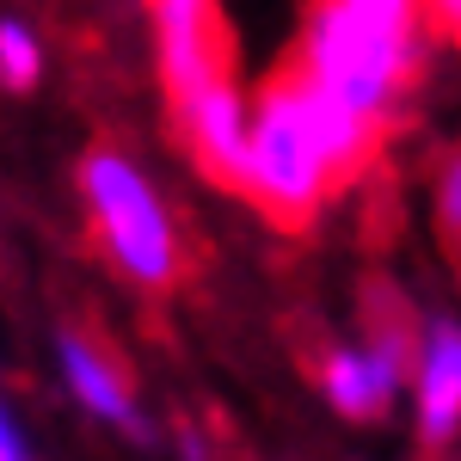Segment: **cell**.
<instances>
[{
  "mask_svg": "<svg viewBox=\"0 0 461 461\" xmlns=\"http://www.w3.org/2000/svg\"><path fill=\"white\" fill-rule=\"evenodd\" d=\"M37 68H43L37 37L25 32L19 19H0V80H6V86H32Z\"/></svg>",
  "mask_w": 461,
  "mask_h": 461,
  "instance_id": "obj_10",
  "label": "cell"
},
{
  "mask_svg": "<svg viewBox=\"0 0 461 461\" xmlns=\"http://www.w3.org/2000/svg\"><path fill=\"white\" fill-rule=\"evenodd\" d=\"M0 461H32L25 456V443H19V430H13V419L0 412Z\"/></svg>",
  "mask_w": 461,
  "mask_h": 461,
  "instance_id": "obj_12",
  "label": "cell"
},
{
  "mask_svg": "<svg viewBox=\"0 0 461 461\" xmlns=\"http://www.w3.org/2000/svg\"><path fill=\"white\" fill-rule=\"evenodd\" d=\"M56 357H62V375H68L74 400H80L93 419H111V425H123V430H142V412H136V400H130V382L105 363L99 345H86V339L62 332Z\"/></svg>",
  "mask_w": 461,
  "mask_h": 461,
  "instance_id": "obj_9",
  "label": "cell"
},
{
  "mask_svg": "<svg viewBox=\"0 0 461 461\" xmlns=\"http://www.w3.org/2000/svg\"><path fill=\"white\" fill-rule=\"evenodd\" d=\"M284 80L295 86V105H302V117H308V136H314L320 154H326V173H332V178H351L357 167L369 160V148H375V123H369L363 111H351L332 86H320L302 62H295Z\"/></svg>",
  "mask_w": 461,
  "mask_h": 461,
  "instance_id": "obj_8",
  "label": "cell"
},
{
  "mask_svg": "<svg viewBox=\"0 0 461 461\" xmlns=\"http://www.w3.org/2000/svg\"><path fill=\"white\" fill-rule=\"evenodd\" d=\"M154 25H160V62L178 105L221 80V32L210 0H154Z\"/></svg>",
  "mask_w": 461,
  "mask_h": 461,
  "instance_id": "obj_5",
  "label": "cell"
},
{
  "mask_svg": "<svg viewBox=\"0 0 461 461\" xmlns=\"http://www.w3.org/2000/svg\"><path fill=\"white\" fill-rule=\"evenodd\" d=\"M412 56H419L412 37L375 32L357 13H345L339 0H320L308 13V32H302V68L314 74L320 86H332L351 111H363L369 123H382L388 105L400 99Z\"/></svg>",
  "mask_w": 461,
  "mask_h": 461,
  "instance_id": "obj_1",
  "label": "cell"
},
{
  "mask_svg": "<svg viewBox=\"0 0 461 461\" xmlns=\"http://www.w3.org/2000/svg\"><path fill=\"white\" fill-rule=\"evenodd\" d=\"M437 215H443V228L461 240V154L443 167V185H437Z\"/></svg>",
  "mask_w": 461,
  "mask_h": 461,
  "instance_id": "obj_11",
  "label": "cell"
},
{
  "mask_svg": "<svg viewBox=\"0 0 461 461\" xmlns=\"http://www.w3.org/2000/svg\"><path fill=\"white\" fill-rule=\"evenodd\" d=\"M412 393H419V437L449 443L461 430V326L430 320L425 345L412 357Z\"/></svg>",
  "mask_w": 461,
  "mask_h": 461,
  "instance_id": "obj_7",
  "label": "cell"
},
{
  "mask_svg": "<svg viewBox=\"0 0 461 461\" xmlns=\"http://www.w3.org/2000/svg\"><path fill=\"white\" fill-rule=\"evenodd\" d=\"M80 185H86V203H93V221H99V234H105L111 258L148 289L173 284L178 240H173V221L160 210V197H154V185H148L123 154H111V148L86 154Z\"/></svg>",
  "mask_w": 461,
  "mask_h": 461,
  "instance_id": "obj_3",
  "label": "cell"
},
{
  "mask_svg": "<svg viewBox=\"0 0 461 461\" xmlns=\"http://www.w3.org/2000/svg\"><path fill=\"white\" fill-rule=\"evenodd\" d=\"M326 400L345 419H382L393 406V393L412 382V351L400 332H375L369 345H339L326 357Z\"/></svg>",
  "mask_w": 461,
  "mask_h": 461,
  "instance_id": "obj_4",
  "label": "cell"
},
{
  "mask_svg": "<svg viewBox=\"0 0 461 461\" xmlns=\"http://www.w3.org/2000/svg\"><path fill=\"white\" fill-rule=\"evenodd\" d=\"M326 154L320 142L308 136V117L295 105V86L284 74L265 86V99L252 105V148H247V197L271 221L284 228H302L314 203L326 197Z\"/></svg>",
  "mask_w": 461,
  "mask_h": 461,
  "instance_id": "obj_2",
  "label": "cell"
},
{
  "mask_svg": "<svg viewBox=\"0 0 461 461\" xmlns=\"http://www.w3.org/2000/svg\"><path fill=\"white\" fill-rule=\"evenodd\" d=\"M185 117V136L197 148V160L210 167V178L221 185H234V191H247V148H252V111L240 105V93L228 86V74L210 80L197 99H185L178 105Z\"/></svg>",
  "mask_w": 461,
  "mask_h": 461,
  "instance_id": "obj_6",
  "label": "cell"
}]
</instances>
